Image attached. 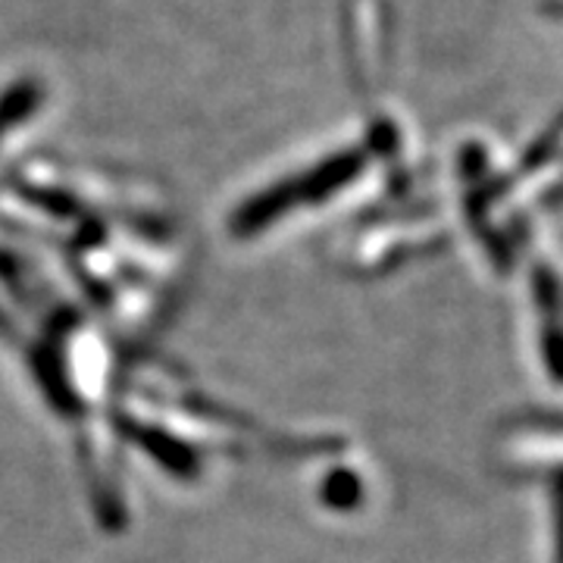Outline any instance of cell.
Instances as JSON below:
<instances>
[{
    "instance_id": "obj_4",
    "label": "cell",
    "mask_w": 563,
    "mask_h": 563,
    "mask_svg": "<svg viewBox=\"0 0 563 563\" xmlns=\"http://www.w3.org/2000/svg\"><path fill=\"white\" fill-rule=\"evenodd\" d=\"M32 107V95L29 91H16L13 98H7V101L0 103V132L10 125V122H16Z\"/></svg>"
},
{
    "instance_id": "obj_3",
    "label": "cell",
    "mask_w": 563,
    "mask_h": 563,
    "mask_svg": "<svg viewBox=\"0 0 563 563\" xmlns=\"http://www.w3.org/2000/svg\"><path fill=\"white\" fill-rule=\"evenodd\" d=\"M322 498H325V504H332V507H351V504L361 498V483L351 473H335L325 483V488H322Z\"/></svg>"
},
{
    "instance_id": "obj_1",
    "label": "cell",
    "mask_w": 563,
    "mask_h": 563,
    "mask_svg": "<svg viewBox=\"0 0 563 563\" xmlns=\"http://www.w3.org/2000/svg\"><path fill=\"white\" fill-rule=\"evenodd\" d=\"M357 169H361V157L351 154V157L325 161L320 169L303 173V179L279 181V185L269 188L266 195L254 198L251 203H244L242 213H235V225H232V229H235L239 235H251V232L263 229L266 222H273L276 217H282L285 210H291V207H298V203L317 201L322 195L342 188L344 181L351 179Z\"/></svg>"
},
{
    "instance_id": "obj_2",
    "label": "cell",
    "mask_w": 563,
    "mask_h": 563,
    "mask_svg": "<svg viewBox=\"0 0 563 563\" xmlns=\"http://www.w3.org/2000/svg\"><path fill=\"white\" fill-rule=\"evenodd\" d=\"M135 442H144L151 448V454L157 457L161 463H166L169 470H176V473H191L195 470V461H191V454L181 448V444H173L166 435H154V432H135Z\"/></svg>"
}]
</instances>
